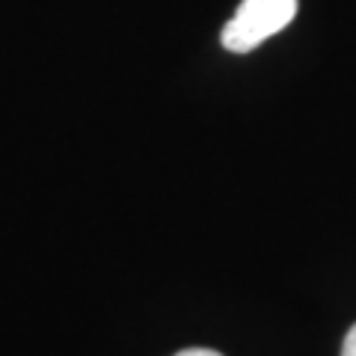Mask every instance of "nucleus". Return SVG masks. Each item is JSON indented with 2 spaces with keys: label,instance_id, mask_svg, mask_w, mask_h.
Listing matches in <instances>:
<instances>
[{
  "label": "nucleus",
  "instance_id": "3",
  "mask_svg": "<svg viewBox=\"0 0 356 356\" xmlns=\"http://www.w3.org/2000/svg\"><path fill=\"white\" fill-rule=\"evenodd\" d=\"M175 356H222V353H217V350H208V348H191V350L175 353Z\"/></svg>",
  "mask_w": 356,
  "mask_h": 356
},
{
  "label": "nucleus",
  "instance_id": "1",
  "mask_svg": "<svg viewBox=\"0 0 356 356\" xmlns=\"http://www.w3.org/2000/svg\"><path fill=\"white\" fill-rule=\"evenodd\" d=\"M297 15V0H243L235 18L222 27V48L247 54L285 30Z\"/></svg>",
  "mask_w": 356,
  "mask_h": 356
},
{
  "label": "nucleus",
  "instance_id": "2",
  "mask_svg": "<svg viewBox=\"0 0 356 356\" xmlns=\"http://www.w3.org/2000/svg\"><path fill=\"white\" fill-rule=\"evenodd\" d=\"M341 356H356V324L350 327L348 339H344V348H341Z\"/></svg>",
  "mask_w": 356,
  "mask_h": 356
}]
</instances>
